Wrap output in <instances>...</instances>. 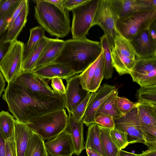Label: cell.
<instances>
[{
    "label": "cell",
    "instance_id": "6da1fadb",
    "mask_svg": "<svg viewBox=\"0 0 156 156\" xmlns=\"http://www.w3.org/2000/svg\"><path fill=\"white\" fill-rule=\"evenodd\" d=\"M2 98L14 117L25 123L44 114L65 108V94L51 97L34 93L13 81L8 83Z\"/></svg>",
    "mask_w": 156,
    "mask_h": 156
},
{
    "label": "cell",
    "instance_id": "7a4b0ae2",
    "mask_svg": "<svg viewBox=\"0 0 156 156\" xmlns=\"http://www.w3.org/2000/svg\"><path fill=\"white\" fill-rule=\"evenodd\" d=\"M102 49L99 42L86 37L64 41L61 53L53 62L68 66L77 74L83 72L99 56Z\"/></svg>",
    "mask_w": 156,
    "mask_h": 156
},
{
    "label": "cell",
    "instance_id": "3957f363",
    "mask_svg": "<svg viewBox=\"0 0 156 156\" xmlns=\"http://www.w3.org/2000/svg\"><path fill=\"white\" fill-rule=\"evenodd\" d=\"M34 17L37 23L51 36L63 38L71 29L69 12L64 13L46 0H36Z\"/></svg>",
    "mask_w": 156,
    "mask_h": 156
},
{
    "label": "cell",
    "instance_id": "277c9868",
    "mask_svg": "<svg viewBox=\"0 0 156 156\" xmlns=\"http://www.w3.org/2000/svg\"><path fill=\"white\" fill-rule=\"evenodd\" d=\"M68 121V116L64 108L44 114L26 123L45 141L65 131Z\"/></svg>",
    "mask_w": 156,
    "mask_h": 156
},
{
    "label": "cell",
    "instance_id": "5b68a950",
    "mask_svg": "<svg viewBox=\"0 0 156 156\" xmlns=\"http://www.w3.org/2000/svg\"><path fill=\"white\" fill-rule=\"evenodd\" d=\"M156 19V9L130 14L117 20L119 34L129 40L147 29Z\"/></svg>",
    "mask_w": 156,
    "mask_h": 156
},
{
    "label": "cell",
    "instance_id": "8992f818",
    "mask_svg": "<svg viewBox=\"0 0 156 156\" xmlns=\"http://www.w3.org/2000/svg\"><path fill=\"white\" fill-rule=\"evenodd\" d=\"M100 0H88L86 2L73 9L71 27L72 38L86 37L92 27V23Z\"/></svg>",
    "mask_w": 156,
    "mask_h": 156
},
{
    "label": "cell",
    "instance_id": "52a82bcc",
    "mask_svg": "<svg viewBox=\"0 0 156 156\" xmlns=\"http://www.w3.org/2000/svg\"><path fill=\"white\" fill-rule=\"evenodd\" d=\"M113 67L119 75L129 74L136 62L135 54L129 41L119 34L111 50Z\"/></svg>",
    "mask_w": 156,
    "mask_h": 156
},
{
    "label": "cell",
    "instance_id": "ba28073f",
    "mask_svg": "<svg viewBox=\"0 0 156 156\" xmlns=\"http://www.w3.org/2000/svg\"><path fill=\"white\" fill-rule=\"evenodd\" d=\"M25 49L23 42L15 40L0 62V71L8 83L22 72Z\"/></svg>",
    "mask_w": 156,
    "mask_h": 156
},
{
    "label": "cell",
    "instance_id": "9c48e42d",
    "mask_svg": "<svg viewBox=\"0 0 156 156\" xmlns=\"http://www.w3.org/2000/svg\"><path fill=\"white\" fill-rule=\"evenodd\" d=\"M117 18L109 0H100L94 17L92 27L99 26L104 32L111 50L114 46L115 41L119 33L116 24Z\"/></svg>",
    "mask_w": 156,
    "mask_h": 156
},
{
    "label": "cell",
    "instance_id": "30bf717a",
    "mask_svg": "<svg viewBox=\"0 0 156 156\" xmlns=\"http://www.w3.org/2000/svg\"><path fill=\"white\" fill-rule=\"evenodd\" d=\"M114 121L115 127L127 133L129 144L141 143L145 145L137 107Z\"/></svg>",
    "mask_w": 156,
    "mask_h": 156
},
{
    "label": "cell",
    "instance_id": "8fae6325",
    "mask_svg": "<svg viewBox=\"0 0 156 156\" xmlns=\"http://www.w3.org/2000/svg\"><path fill=\"white\" fill-rule=\"evenodd\" d=\"M140 87L156 85V57L138 59L129 74Z\"/></svg>",
    "mask_w": 156,
    "mask_h": 156
},
{
    "label": "cell",
    "instance_id": "7c38bea8",
    "mask_svg": "<svg viewBox=\"0 0 156 156\" xmlns=\"http://www.w3.org/2000/svg\"><path fill=\"white\" fill-rule=\"evenodd\" d=\"M117 20L129 15L156 9V0H109Z\"/></svg>",
    "mask_w": 156,
    "mask_h": 156
},
{
    "label": "cell",
    "instance_id": "4fadbf2b",
    "mask_svg": "<svg viewBox=\"0 0 156 156\" xmlns=\"http://www.w3.org/2000/svg\"><path fill=\"white\" fill-rule=\"evenodd\" d=\"M12 81L27 88L31 92L51 97L60 95L55 93L45 80L32 72H21Z\"/></svg>",
    "mask_w": 156,
    "mask_h": 156
},
{
    "label": "cell",
    "instance_id": "5bb4252c",
    "mask_svg": "<svg viewBox=\"0 0 156 156\" xmlns=\"http://www.w3.org/2000/svg\"><path fill=\"white\" fill-rule=\"evenodd\" d=\"M117 89L115 86L104 84L93 93L88 104L84 117L83 123L88 127L95 123L96 112L103 102Z\"/></svg>",
    "mask_w": 156,
    "mask_h": 156
},
{
    "label": "cell",
    "instance_id": "9a60e30c",
    "mask_svg": "<svg viewBox=\"0 0 156 156\" xmlns=\"http://www.w3.org/2000/svg\"><path fill=\"white\" fill-rule=\"evenodd\" d=\"M34 132L26 123L15 119L14 130L9 140L14 156H24Z\"/></svg>",
    "mask_w": 156,
    "mask_h": 156
},
{
    "label": "cell",
    "instance_id": "2e32d148",
    "mask_svg": "<svg viewBox=\"0 0 156 156\" xmlns=\"http://www.w3.org/2000/svg\"><path fill=\"white\" fill-rule=\"evenodd\" d=\"M129 41L136 58L156 57V41L151 36L147 29Z\"/></svg>",
    "mask_w": 156,
    "mask_h": 156
},
{
    "label": "cell",
    "instance_id": "e0dca14e",
    "mask_svg": "<svg viewBox=\"0 0 156 156\" xmlns=\"http://www.w3.org/2000/svg\"><path fill=\"white\" fill-rule=\"evenodd\" d=\"M65 94V108L72 113L76 106L86 97L89 91L83 89L80 83L79 75L66 80Z\"/></svg>",
    "mask_w": 156,
    "mask_h": 156
},
{
    "label": "cell",
    "instance_id": "ac0fdd59",
    "mask_svg": "<svg viewBox=\"0 0 156 156\" xmlns=\"http://www.w3.org/2000/svg\"><path fill=\"white\" fill-rule=\"evenodd\" d=\"M136 103L144 137L147 139L153 138L156 136V106Z\"/></svg>",
    "mask_w": 156,
    "mask_h": 156
},
{
    "label": "cell",
    "instance_id": "d6986e66",
    "mask_svg": "<svg viewBox=\"0 0 156 156\" xmlns=\"http://www.w3.org/2000/svg\"><path fill=\"white\" fill-rule=\"evenodd\" d=\"M47 152L55 156H72L74 151L70 135L66 130L44 142Z\"/></svg>",
    "mask_w": 156,
    "mask_h": 156
},
{
    "label": "cell",
    "instance_id": "ffe728a7",
    "mask_svg": "<svg viewBox=\"0 0 156 156\" xmlns=\"http://www.w3.org/2000/svg\"><path fill=\"white\" fill-rule=\"evenodd\" d=\"M32 72L43 79L49 80L59 78L66 80L77 74L69 67L56 62L35 69Z\"/></svg>",
    "mask_w": 156,
    "mask_h": 156
},
{
    "label": "cell",
    "instance_id": "44dd1931",
    "mask_svg": "<svg viewBox=\"0 0 156 156\" xmlns=\"http://www.w3.org/2000/svg\"><path fill=\"white\" fill-rule=\"evenodd\" d=\"M64 44L63 40L48 38L34 69L53 62L60 55Z\"/></svg>",
    "mask_w": 156,
    "mask_h": 156
},
{
    "label": "cell",
    "instance_id": "7402d4cb",
    "mask_svg": "<svg viewBox=\"0 0 156 156\" xmlns=\"http://www.w3.org/2000/svg\"><path fill=\"white\" fill-rule=\"evenodd\" d=\"M68 121L66 130L70 136L73 144L74 154L79 155L85 149L83 120L76 122L73 119L70 113L68 112Z\"/></svg>",
    "mask_w": 156,
    "mask_h": 156
},
{
    "label": "cell",
    "instance_id": "603a6c76",
    "mask_svg": "<svg viewBox=\"0 0 156 156\" xmlns=\"http://www.w3.org/2000/svg\"><path fill=\"white\" fill-rule=\"evenodd\" d=\"M29 9L28 0L20 13L7 30L3 41L4 43L11 44L17 40L18 35L27 22Z\"/></svg>",
    "mask_w": 156,
    "mask_h": 156
},
{
    "label": "cell",
    "instance_id": "cb8c5ba5",
    "mask_svg": "<svg viewBox=\"0 0 156 156\" xmlns=\"http://www.w3.org/2000/svg\"><path fill=\"white\" fill-rule=\"evenodd\" d=\"M88 127L84 143L85 149L90 148L101 155L105 156L101 144L99 124L94 123Z\"/></svg>",
    "mask_w": 156,
    "mask_h": 156
},
{
    "label": "cell",
    "instance_id": "d4e9b609",
    "mask_svg": "<svg viewBox=\"0 0 156 156\" xmlns=\"http://www.w3.org/2000/svg\"><path fill=\"white\" fill-rule=\"evenodd\" d=\"M48 38L46 36L43 37L27 56L23 59L22 72H32L33 71L42 51L48 42Z\"/></svg>",
    "mask_w": 156,
    "mask_h": 156
},
{
    "label": "cell",
    "instance_id": "484cf974",
    "mask_svg": "<svg viewBox=\"0 0 156 156\" xmlns=\"http://www.w3.org/2000/svg\"><path fill=\"white\" fill-rule=\"evenodd\" d=\"M118 94L117 89L105 100L98 108L95 117L99 115L104 114L111 116L115 119L121 116L122 115L117 105Z\"/></svg>",
    "mask_w": 156,
    "mask_h": 156
},
{
    "label": "cell",
    "instance_id": "4316f807",
    "mask_svg": "<svg viewBox=\"0 0 156 156\" xmlns=\"http://www.w3.org/2000/svg\"><path fill=\"white\" fill-rule=\"evenodd\" d=\"M24 156H48L44 141L34 132L29 140Z\"/></svg>",
    "mask_w": 156,
    "mask_h": 156
},
{
    "label": "cell",
    "instance_id": "83f0119b",
    "mask_svg": "<svg viewBox=\"0 0 156 156\" xmlns=\"http://www.w3.org/2000/svg\"><path fill=\"white\" fill-rule=\"evenodd\" d=\"M100 43L103 51L104 78L106 80L112 78L113 72L110 46L105 35L100 37Z\"/></svg>",
    "mask_w": 156,
    "mask_h": 156
},
{
    "label": "cell",
    "instance_id": "f1b7e54d",
    "mask_svg": "<svg viewBox=\"0 0 156 156\" xmlns=\"http://www.w3.org/2000/svg\"><path fill=\"white\" fill-rule=\"evenodd\" d=\"M101 144L105 156H118L119 150L113 141L110 135V129L99 125Z\"/></svg>",
    "mask_w": 156,
    "mask_h": 156
},
{
    "label": "cell",
    "instance_id": "f546056e",
    "mask_svg": "<svg viewBox=\"0 0 156 156\" xmlns=\"http://www.w3.org/2000/svg\"><path fill=\"white\" fill-rule=\"evenodd\" d=\"M138 102L156 106V85L140 86L137 92Z\"/></svg>",
    "mask_w": 156,
    "mask_h": 156
},
{
    "label": "cell",
    "instance_id": "4dcf8cb0",
    "mask_svg": "<svg viewBox=\"0 0 156 156\" xmlns=\"http://www.w3.org/2000/svg\"><path fill=\"white\" fill-rule=\"evenodd\" d=\"M15 119L8 112H0V132L5 140L9 141L13 133Z\"/></svg>",
    "mask_w": 156,
    "mask_h": 156
},
{
    "label": "cell",
    "instance_id": "1f68e13d",
    "mask_svg": "<svg viewBox=\"0 0 156 156\" xmlns=\"http://www.w3.org/2000/svg\"><path fill=\"white\" fill-rule=\"evenodd\" d=\"M30 35L24 55L25 58L29 55L40 41L45 36V30L40 26H37L30 29Z\"/></svg>",
    "mask_w": 156,
    "mask_h": 156
},
{
    "label": "cell",
    "instance_id": "d6a6232c",
    "mask_svg": "<svg viewBox=\"0 0 156 156\" xmlns=\"http://www.w3.org/2000/svg\"><path fill=\"white\" fill-rule=\"evenodd\" d=\"M103 52L102 50L101 53L97 59L79 75L81 86L83 89L88 91L90 81Z\"/></svg>",
    "mask_w": 156,
    "mask_h": 156
},
{
    "label": "cell",
    "instance_id": "836d02e7",
    "mask_svg": "<svg viewBox=\"0 0 156 156\" xmlns=\"http://www.w3.org/2000/svg\"><path fill=\"white\" fill-rule=\"evenodd\" d=\"M104 77L103 52L90 81L89 87V92L94 93L98 89L100 86Z\"/></svg>",
    "mask_w": 156,
    "mask_h": 156
},
{
    "label": "cell",
    "instance_id": "e575fe53",
    "mask_svg": "<svg viewBox=\"0 0 156 156\" xmlns=\"http://www.w3.org/2000/svg\"><path fill=\"white\" fill-rule=\"evenodd\" d=\"M110 135L113 141L119 150L125 148L129 145L127 134L126 132L114 127L110 129Z\"/></svg>",
    "mask_w": 156,
    "mask_h": 156
},
{
    "label": "cell",
    "instance_id": "d590c367",
    "mask_svg": "<svg viewBox=\"0 0 156 156\" xmlns=\"http://www.w3.org/2000/svg\"><path fill=\"white\" fill-rule=\"evenodd\" d=\"M93 94V93L89 92L85 98L76 106L73 112L70 113L73 119L75 122H78L83 119L89 101Z\"/></svg>",
    "mask_w": 156,
    "mask_h": 156
},
{
    "label": "cell",
    "instance_id": "8d00e7d4",
    "mask_svg": "<svg viewBox=\"0 0 156 156\" xmlns=\"http://www.w3.org/2000/svg\"><path fill=\"white\" fill-rule=\"evenodd\" d=\"M117 107L122 115H124L136 107L137 103L133 102L125 97H117Z\"/></svg>",
    "mask_w": 156,
    "mask_h": 156
},
{
    "label": "cell",
    "instance_id": "74e56055",
    "mask_svg": "<svg viewBox=\"0 0 156 156\" xmlns=\"http://www.w3.org/2000/svg\"><path fill=\"white\" fill-rule=\"evenodd\" d=\"M21 1L18 0L17 2L8 12L0 18V37L6 31L9 21Z\"/></svg>",
    "mask_w": 156,
    "mask_h": 156
},
{
    "label": "cell",
    "instance_id": "f35d334b",
    "mask_svg": "<svg viewBox=\"0 0 156 156\" xmlns=\"http://www.w3.org/2000/svg\"><path fill=\"white\" fill-rule=\"evenodd\" d=\"M95 123L104 127L110 129L115 126L114 119L108 115L101 114L96 116L94 119Z\"/></svg>",
    "mask_w": 156,
    "mask_h": 156
},
{
    "label": "cell",
    "instance_id": "ab89813d",
    "mask_svg": "<svg viewBox=\"0 0 156 156\" xmlns=\"http://www.w3.org/2000/svg\"><path fill=\"white\" fill-rule=\"evenodd\" d=\"M62 79L55 78L51 79V86L53 90L60 95H64L66 93V87Z\"/></svg>",
    "mask_w": 156,
    "mask_h": 156
},
{
    "label": "cell",
    "instance_id": "60d3db41",
    "mask_svg": "<svg viewBox=\"0 0 156 156\" xmlns=\"http://www.w3.org/2000/svg\"><path fill=\"white\" fill-rule=\"evenodd\" d=\"M88 0H63L65 9L69 12L86 2Z\"/></svg>",
    "mask_w": 156,
    "mask_h": 156
},
{
    "label": "cell",
    "instance_id": "b9f144b4",
    "mask_svg": "<svg viewBox=\"0 0 156 156\" xmlns=\"http://www.w3.org/2000/svg\"><path fill=\"white\" fill-rule=\"evenodd\" d=\"M18 0H0V18L8 12Z\"/></svg>",
    "mask_w": 156,
    "mask_h": 156
},
{
    "label": "cell",
    "instance_id": "7bdbcfd3",
    "mask_svg": "<svg viewBox=\"0 0 156 156\" xmlns=\"http://www.w3.org/2000/svg\"><path fill=\"white\" fill-rule=\"evenodd\" d=\"M27 1V0H21L18 6L13 12L11 18L9 21L6 29V31L9 28L13 22L20 13Z\"/></svg>",
    "mask_w": 156,
    "mask_h": 156
},
{
    "label": "cell",
    "instance_id": "ee69618b",
    "mask_svg": "<svg viewBox=\"0 0 156 156\" xmlns=\"http://www.w3.org/2000/svg\"><path fill=\"white\" fill-rule=\"evenodd\" d=\"M6 33L3 34L0 37V62L7 51L10 44L3 42Z\"/></svg>",
    "mask_w": 156,
    "mask_h": 156
},
{
    "label": "cell",
    "instance_id": "f6af8a7d",
    "mask_svg": "<svg viewBox=\"0 0 156 156\" xmlns=\"http://www.w3.org/2000/svg\"><path fill=\"white\" fill-rule=\"evenodd\" d=\"M53 5L64 13L69 12L64 8L63 5V0H46Z\"/></svg>",
    "mask_w": 156,
    "mask_h": 156
},
{
    "label": "cell",
    "instance_id": "bcb514c9",
    "mask_svg": "<svg viewBox=\"0 0 156 156\" xmlns=\"http://www.w3.org/2000/svg\"><path fill=\"white\" fill-rule=\"evenodd\" d=\"M148 32L153 39L156 41V22L154 20L147 29Z\"/></svg>",
    "mask_w": 156,
    "mask_h": 156
},
{
    "label": "cell",
    "instance_id": "7dc6e473",
    "mask_svg": "<svg viewBox=\"0 0 156 156\" xmlns=\"http://www.w3.org/2000/svg\"><path fill=\"white\" fill-rule=\"evenodd\" d=\"M5 141L0 132V156H5Z\"/></svg>",
    "mask_w": 156,
    "mask_h": 156
},
{
    "label": "cell",
    "instance_id": "c3c4849f",
    "mask_svg": "<svg viewBox=\"0 0 156 156\" xmlns=\"http://www.w3.org/2000/svg\"><path fill=\"white\" fill-rule=\"evenodd\" d=\"M140 156H156V147L148 149L139 154Z\"/></svg>",
    "mask_w": 156,
    "mask_h": 156
},
{
    "label": "cell",
    "instance_id": "681fc988",
    "mask_svg": "<svg viewBox=\"0 0 156 156\" xmlns=\"http://www.w3.org/2000/svg\"><path fill=\"white\" fill-rule=\"evenodd\" d=\"M5 156H14L9 141L5 140Z\"/></svg>",
    "mask_w": 156,
    "mask_h": 156
},
{
    "label": "cell",
    "instance_id": "f907efd6",
    "mask_svg": "<svg viewBox=\"0 0 156 156\" xmlns=\"http://www.w3.org/2000/svg\"><path fill=\"white\" fill-rule=\"evenodd\" d=\"M3 76L0 71V97L3 92L4 91L5 86V82Z\"/></svg>",
    "mask_w": 156,
    "mask_h": 156
},
{
    "label": "cell",
    "instance_id": "816d5d0a",
    "mask_svg": "<svg viewBox=\"0 0 156 156\" xmlns=\"http://www.w3.org/2000/svg\"><path fill=\"white\" fill-rule=\"evenodd\" d=\"M118 156H140L139 154L128 152L122 150H119Z\"/></svg>",
    "mask_w": 156,
    "mask_h": 156
},
{
    "label": "cell",
    "instance_id": "f5cc1de1",
    "mask_svg": "<svg viewBox=\"0 0 156 156\" xmlns=\"http://www.w3.org/2000/svg\"><path fill=\"white\" fill-rule=\"evenodd\" d=\"M86 151L88 156H103L90 148H87Z\"/></svg>",
    "mask_w": 156,
    "mask_h": 156
},
{
    "label": "cell",
    "instance_id": "db71d44e",
    "mask_svg": "<svg viewBox=\"0 0 156 156\" xmlns=\"http://www.w3.org/2000/svg\"><path fill=\"white\" fill-rule=\"evenodd\" d=\"M47 154H48V156H55L51 154L50 153H49L48 152H47Z\"/></svg>",
    "mask_w": 156,
    "mask_h": 156
}]
</instances>
